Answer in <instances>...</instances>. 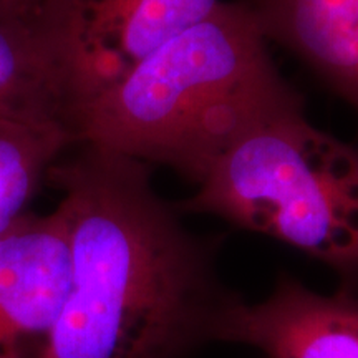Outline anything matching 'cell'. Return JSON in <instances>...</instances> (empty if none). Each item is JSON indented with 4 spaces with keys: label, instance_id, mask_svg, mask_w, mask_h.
<instances>
[{
    "label": "cell",
    "instance_id": "6da1fadb",
    "mask_svg": "<svg viewBox=\"0 0 358 358\" xmlns=\"http://www.w3.org/2000/svg\"><path fill=\"white\" fill-rule=\"evenodd\" d=\"M48 171L70 227L71 282L45 358H181L211 342L229 295L153 191L146 164L80 145Z\"/></svg>",
    "mask_w": 358,
    "mask_h": 358
},
{
    "label": "cell",
    "instance_id": "7a4b0ae2",
    "mask_svg": "<svg viewBox=\"0 0 358 358\" xmlns=\"http://www.w3.org/2000/svg\"><path fill=\"white\" fill-rule=\"evenodd\" d=\"M244 2H221L71 116L77 145L173 168L199 185L266 120L302 108Z\"/></svg>",
    "mask_w": 358,
    "mask_h": 358
},
{
    "label": "cell",
    "instance_id": "3957f363",
    "mask_svg": "<svg viewBox=\"0 0 358 358\" xmlns=\"http://www.w3.org/2000/svg\"><path fill=\"white\" fill-rule=\"evenodd\" d=\"M181 209L272 237L358 280V150L308 123L302 108L244 134Z\"/></svg>",
    "mask_w": 358,
    "mask_h": 358
},
{
    "label": "cell",
    "instance_id": "277c9868",
    "mask_svg": "<svg viewBox=\"0 0 358 358\" xmlns=\"http://www.w3.org/2000/svg\"><path fill=\"white\" fill-rule=\"evenodd\" d=\"M221 0H42L40 13L80 106L113 87Z\"/></svg>",
    "mask_w": 358,
    "mask_h": 358
},
{
    "label": "cell",
    "instance_id": "5b68a950",
    "mask_svg": "<svg viewBox=\"0 0 358 358\" xmlns=\"http://www.w3.org/2000/svg\"><path fill=\"white\" fill-rule=\"evenodd\" d=\"M71 282L70 227L58 206L0 234V358H45Z\"/></svg>",
    "mask_w": 358,
    "mask_h": 358
},
{
    "label": "cell",
    "instance_id": "8992f818",
    "mask_svg": "<svg viewBox=\"0 0 358 358\" xmlns=\"http://www.w3.org/2000/svg\"><path fill=\"white\" fill-rule=\"evenodd\" d=\"M211 340L244 343L259 358H358V295H320L284 277L259 303L227 299Z\"/></svg>",
    "mask_w": 358,
    "mask_h": 358
},
{
    "label": "cell",
    "instance_id": "52a82bcc",
    "mask_svg": "<svg viewBox=\"0 0 358 358\" xmlns=\"http://www.w3.org/2000/svg\"><path fill=\"white\" fill-rule=\"evenodd\" d=\"M71 110L40 3L0 0V120L58 123L71 129Z\"/></svg>",
    "mask_w": 358,
    "mask_h": 358
},
{
    "label": "cell",
    "instance_id": "ba28073f",
    "mask_svg": "<svg viewBox=\"0 0 358 358\" xmlns=\"http://www.w3.org/2000/svg\"><path fill=\"white\" fill-rule=\"evenodd\" d=\"M266 38L297 53L358 108V0H244Z\"/></svg>",
    "mask_w": 358,
    "mask_h": 358
},
{
    "label": "cell",
    "instance_id": "9c48e42d",
    "mask_svg": "<svg viewBox=\"0 0 358 358\" xmlns=\"http://www.w3.org/2000/svg\"><path fill=\"white\" fill-rule=\"evenodd\" d=\"M71 145L66 124L0 120V234L29 214L48 171Z\"/></svg>",
    "mask_w": 358,
    "mask_h": 358
},
{
    "label": "cell",
    "instance_id": "30bf717a",
    "mask_svg": "<svg viewBox=\"0 0 358 358\" xmlns=\"http://www.w3.org/2000/svg\"><path fill=\"white\" fill-rule=\"evenodd\" d=\"M19 2H25V3H42V0H19Z\"/></svg>",
    "mask_w": 358,
    "mask_h": 358
}]
</instances>
